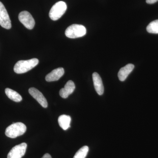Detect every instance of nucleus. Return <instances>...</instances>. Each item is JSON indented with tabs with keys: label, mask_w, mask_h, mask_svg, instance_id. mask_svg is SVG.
Returning <instances> with one entry per match:
<instances>
[{
	"label": "nucleus",
	"mask_w": 158,
	"mask_h": 158,
	"mask_svg": "<svg viewBox=\"0 0 158 158\" xmlns=\"http://www.w3.org/2000/svg\"><path fill=\"white\" fill-rule=\"evenodd\" d=\"M158 1V0H146V3L148 4H154Z\"/></svg>",
	"instance_id": "f3484780"
},
{
	"label": "nucleus",
	"mask_w": 158,
	"mask_h": 158,
	"mask_svg": "<svg viewBox=\"0 0 158 158\" xmlns=\"http://www.w3.org/2000/svg\"><path fill=\"white\" fill-rule=\"evenodd\" d=\"M71 118L70 116L66 115H62L58 118V122L60 127L62 129L66 130L70 127Z\"/></svg>",
	"instance_id": "ddd939ff"
},
{
	"label": "nucleus",
	"mask_w": 158,
	"mask_h": 158,
	"mask_svg": "<svg viewBox=\"0 0 158 158\" xmlns=\"http://www.w3.org/2000/svg\"><path fill=\"white\" fill-rule=\"evenodd\" d=\"M92 78H93L94 88L96 90L97 93L99 95H102L104 91V88L101 78L97 73H93Z\"/></svg>",
	"instance_id": "9b49d317"
},
{
	"label": "nucleus",
	"mask_w": 158,
	"mask_h": 158,
	"mask_svg": "<svg viewBox=\"0 0 158 158\" xmlns=\"http://www.w3.org/2000/svg\"><path fill=\"white\" fill-rule=\"evenodd\" d=\"M86 32V28L84 26L74 24L69 26L66 29L65 35L69 38H78L85 36Z\"/></svg>",
	"instance_id": "20e7f679"
},
{
	"label": "nucleus",
	"mask_w": 158,
	"mask_h": 158,
	"mask_svg": "<svg viewBox=\"0 0 158 158\" xmlns=\"http://www.w3.org/2000/svg\"><path fill=\"white\" fill-rule=\"evenodd\" d=\"M64 69L60 67L54 69L50 73L47 75L45 80L48 82H52L57 81L64 75Z\"/></svg>",
	"instance_id": "9d476101"
},
{
	"label": "nucleus",
	"mask_w": 158,
	"mask_h": 158,
	"mask_svg": "<svg viewBox=\"0 0 158 158\" xmlns=\"http://www.w3.org/2000/svg\"><path fill=\"white\" fill-rule=\"evenodd\" d=\"M27 148L26 143L16 145L12 148L7 156V158H22L25 154Z\"/></svg>",
	"instance_id": "423d86ee"
},
{
	"label": "nucleus",
	"mask_w": 158,
	"mask_h": 158,
	"mask_svg": "<svg viewBox=\"0 0 158 158\" xmlns=\"http://www.w3.org/2000/svg\"><path fill=\"white\" fill-rule=\"evenodd\" d=\"M135 66L132 64H128L124 67L120 69L118 71V79L121 81H124L130 73L132 71Z\"/></svg>",
	"instance_id": "f8f14e48"
},
{
	"label": "nucleus",
	"mask_w": 158,
	"mask_h": 158,
	"mask_svg": "<svg viewBox=\"0 0 158 158\" xmlns=\"http://www.w3.org/2000/svg\"><path fill=\"white\" fill-rule=\"evenodd\" d=\"M38 63L39 60L35 58L27 60H20L15 65L14 72L18 74L25 73L34 68Z\"/></svg>",
	"instance_id": "f257e3e1"
},
{
	"label": "nucleus",
	"mask_w": 158,
	"mask_h": 158,
	"mask_svg": "<svg viewBox=\"0 0 158 158\" xmlns=\"http://www.w3.org/2000/svg\"><path fill=\"white\" fill-rule=\"evenodd\" d=\"M0 25L6 29L11 27V20L4 5L0 2Z\"/></svg>",
	"instance_id": "0eeeda50"
},
{
	"label": "nucleus",
	"mask_w": 158,
	"mask_h": 158,
	"mask_svg": "<svg viewBox=\"0 0 158 158\" xmlns=\"http://www.w3.org/2000/svg\"><path fill=\"white\" fill-rule=\"evenodd\" d=\"M89 148L84 146L78 151L74 156L73 158H85L88 154Z\"/></svg>",
	"instance_id": "dca6fc26"
},
{
	"label": "nucleus",
	"mask_w": 158,
	"mask_h": 158,
	"mask_svg": "<svg viewBox=\"0 0 158 158\" xmlns=\"http://www.w3.org/2000/svg\"><path fill=\"white\" fill-rule=\"evenodd\" d=\"M67 9V5L64 2L60 1L56 3L52 7L49 15L51 19L56 21L59 19L65 13Z\"/></svg>",
	"instance_id": "7ed1b4c3"
},
{
	"label": "nucleus",
	"mask_w": 158,
	"mask_h": 158,
	"mask_svg": "<svg viewBox=\"0 0 158 158\" xmlns=\"http://www.w3.org/2000/svg\"><path fill=\"white\" fill-rule=\"evenodd\" d=\"M75 89V85L72 81H69L65 84L64 88L59 91V95L63 98H66L71 94L73 93Z\"/></svg>",
	"instance_id": "1a4fd4ad"
},
{
	"label": "nucleus",
	"mask_w": 158,
	"mask_h": 158,
	"mask_svg": "<svg viewBox=\"0 0 158 158\" xmlns=\"http://www.w3.org/2000/svg\"><path fill=\"white\" fill-rule=\"evenodd\" d=\"M148 32L151 34H158V19L150 23L146 28Z\"/></svg>",
	"instance_id": "2eb2a0df"
},
{
	"label": "nucleus",
	"mask_w": 158,
	"mask_h": 158,
	"mask_svg": "<svg viewBox=\"0 0 158 158\" xmlns=\"http://www.w3.org/2000/svg\"><path fill=\"white\" fill-rule=\"evenodd\" d=\"M5 92L8 97L13 101L19 102L22 100V97L19 94L12 89L6 88Z\"/></svg>",
	"instance_id": "4468645a"
},
{
	"label": "nucleus",
	"mask_w": 158,
	"mask_h": 158,
	"mask_svg": "<svg viewBox=\"0 0 158 158\" xmlns=\"http://www.w3.org/2000/svg\"><path fill=\"white\" fill-rule=\"evenodd\" d=\"M42 158H52L50 155L48 153H46L44 154L42 157Z\"/></svg>",
	"instance_id": "a211bd4d"
},
{
	"label": "nucleus",
	"mask_w": 158,
	"mask_h": 158,
	"mask_svg": "<svg viewBox=\"0 0 158 158\" xmlns=\"http://www.w3.org/2000/svg\"><path fill=\"white\" fill-rule=\"evenodd\" d=\"M19 21L27 29L32 30L35 26V20L30 13L27 11H23L19 15Z\"/></svg>",
	"instance_id": "39448f33"
},
{
	"label": "nucleus",
	"mask_w": 158,
	"mask_h": 158,
	"mask_svg": "<svg viewBox=\"0 0 158 158\" xmlns=\"http://www.w3.org/2000/svg\"><path fill=\"white\" fill-rule=\"evenodd\" d=\"M27 131V127L22 123H13L6 129L5 134L9 138H15L22 135Z\"/></svg>",
	"instance_id": "f03ea898"
},
{
	"label": "nucleus",
	"mask_w": 158,
	"mask_h": 158,
	"mask_svg": "<svg viewBox=\"0 0 158 158\" xmlns=\"http://www.w3.org/2000/svg\"><path fill=\"white\" fill-rule=\"evenodd\" d=\"M29 92L37 102L44 108H47L48 106L47 101L42 93L39 90L34 88H31L29 89Z\"/></svg>",
	"instance_id": "6e6552de"
}]
</instances>
